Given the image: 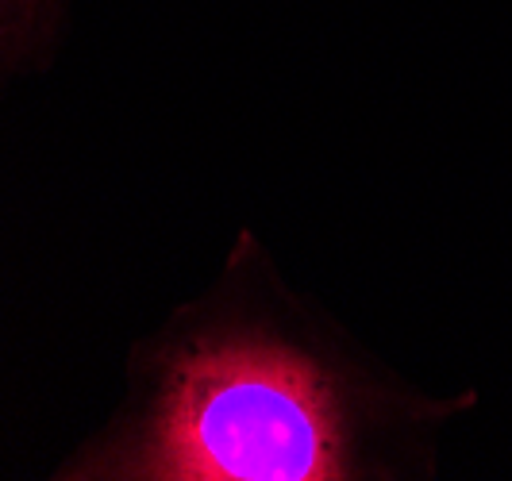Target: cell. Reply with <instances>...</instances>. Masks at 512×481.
<instances>
[{"label": "cell", "instance_id": "obj_1", "mask_svg": "<svg viewBox=\"0 0 512 481\" xmlns=\"http://www.w3.org/2000/svg\"><path fill=\"white\" fill-rule=\"evenodd\" d=\"M124 381L54 481L397 478L432 420L285 285L251 231L201 297L131 347Z\"/></svg>", "mask_w": 512, "mask_h": 481}, {"label": "cell", "instance_id": "obj_2", "mask_svg": "<svg viewBox=\"0 0 512 481\" xmlns=\"http://www.w3.org/2000/svg\"><path fill=\"white\" fill-rule=\"evenodd\" d=\"M74 0H0V101L58 62Z\"/></svg>", "mask_w": 512, "mask_h": 481}]
</instances>
